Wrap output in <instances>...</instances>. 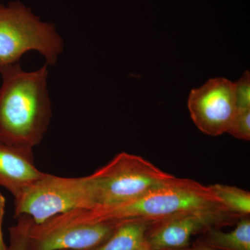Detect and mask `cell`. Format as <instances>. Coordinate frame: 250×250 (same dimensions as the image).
<instances>
[{"instance_id": "12", "label": "cell", "mask_w": 250, "mask_h": 250, "mask_svg": "<svg viewBox=\"0 0 250 250\" xmlns=\"http://www.w3.org/2000/svg\"><path fill=\"white\" fill-rule=\"evenodd\" d=\"M210 191L230 213L238 217L250 213V192L232 186L215 184L208 186Z\"/></svg>"}, {"instance_id": "14", "label": "cell", "mask_w": 250, "mask_h": 250, "mask_svg": "<svg viewBox=\"0 0 250 250\" xmlns=\"http://www.w3.org/2000/svg\"><path fill=\"white\" fill-rule=\"evenodd\" d=\"M236 139L250 140V108L237 109L228 132Z\"/></svg>"}, {"instance_id": "18", "label": "cell", "mask_w": 250, "mask_h": 250, "mask_svg": "<svg viewBox=\"0 0 250 250\" xmlns=\"http://www.w3.org/2000/svg\"><path fill=\"white\" fill-rule=\"evenodd\" d=\"M136 250H151L150 248L148 247L147 244L146 245V246L142 247V248H139V249Z\"/></svg>"}, {"instance_id": "5", "label": "cell", "mask_w": 250, "mask_h": 250, "mask_svg": "<svg viewBox=\"0 0 250 250\" xmlns=\"http://www.w3.org/2000/svg\"><path fill=\"white\" fill-rule=\"evenodd\" d=\"M95 206L90 175L70 178L45 173L15 198L14 218L27 215L39 225L57 215Z\"/></svg>"}, {"instance_id": "17", "label": "cell", "mask_w": 250, "mask_h": 250, "mask_svg": "<svg viewBox=\"0 0 250 250\" xmlns=\"http://www.w3.org/2000/svg\"><path fill=\"white\" fill-rule=\"evenodd\" d=\"M219 250L217 249H215V248H211V247H209L208 246H206V245L203 244V243H200L199 245H197V246H195L192 247V248H182V249L179 250Z\"/></svg>"}, {"instance_id": "7", "label": "cell", "mask_w": 250, "mask_h": 250, "mask_svg": "<svg viewBox=\"0 0 250 250\" xmlns=\"http://www.w3.org/2000/svg\"><path fill=\"white\" fill-rule=\"evenodd\" d=\"M190 117L204 134L218 136L228 132L237 111L233 82L218 77L191 90L188 100Z\"/></svg>"}, {"instance_id": "13", "label": "cell", "mask_w": 250, "mask_h": 250, "mask_svg": "<svg viewBox=\"0 0 250 250\" xmlns=\"http://www.w3.org/2000/svg\"><path fill=\"white\" fill-rule=\"evenodd\" d=\"M18 223L9 228L8 250H31L29 229L32 219L27 215L16 218Z\"/></svg>"}, {"instance_id": "6", "label": "cell", "mask_w": 250, "mask_h": 250, "mask_svg": "<svg viewBox=\"0 0 250 250\" xmlns=\"http://www.w3.org/2000/svg\"><path fill=\"white\" fill-rule=\"evenodd\" d=\"M121 224L86 221L75 210L39 225L32 220L29 229L31 250L93 249L106 241Z\"/></svg>"}, {"instance_id": "11", "label": "cell", "mask_w": 250, "mask_h": 250, "mask_svg": "<svg viewBox=\"0 0 250 250\" xmlns=\"http://www.w3.org/2000/svg\"><path fill=\"white\" fill-rule=\"evenodd\" d=\"M205 241L201 243L219 250H250V220L241 217L236 228L225 233L210 228L205 231Z\"/></svg>"}, {"instance_id": "2", "label": "cell", "mask_w": 250, "mask_h": 250, "mask_svg": "<svg viewBox=\"0 0 250 250\" xmlns=\"http://www.w3.org/2000/svg\"><path fill=\"white\" fill-rule=\"evenodd\" d=\"M208 208L226 209L208 187L192 179L175 177L130 201L83 208L79 213L88 221L122 223L138 220L154 224L184 212Z\"/></svg>"}, {"instance_id": "4", "label": "cell", "mask_w": 250, "mask_h": 250, "mask_svg": "<svg viewBox=\"0 0 250 250\" xmlns=\"http://www.w3.org/2000/svg\"><path fill=\"white\" fill-rule=\"evenodd\" d=\"M95 207L114 206L134 200L176 177L141 156L117 154L106 165L90 174Z\"/></svg>"}, {"instance_id": "10", "label": "cell", "mask_w": 250, "mask_h": 250, "mask_svg": "<svg viewBox=\"0 0 250 250\" xmlns=\"http://www.w3.org/2000/svg\"><path fill=\"white\" fill-rule=\"evenodd\" d=\"M153 224L149 222L122 223L106 241L88 250H136L147 245V231Z\"/></svg>"}, {"instance_id": "16", "label": "cell", "mask_w": 250, "mask_h": 250, "mask_svg": "<svg viewBox=\"0 0 250 250\" xmlns=\"http://www.w3.org/2000/svg\"><path fill=\"white\" fill-rule=\"evenodd\" d=\"M6 207V200L4 195L0 191V250H8V246L4 243L2 232L3 219H4Z\"/></svg>"}, {"instance_id": "9", "label": "cell", "mask_w": 250, "mask_h": 250, "mask_svg": "<svg viewBox=\"0 0 250 250\" xmlns=\"http://www.w3.org/2000/svg\"><path fill=\"white\" fill-rule=\"evenodd\" d=\"M45 174L36 167L32 151L0 143V186L15 198Z\"/></svg>"}, {"instance_id": "3", "label": "cell", "mask_w": 250, "mask_h": 250, "mask_svg": "<svg viewBox=\"0 0 250 250\" xmlns=\"http://www.w3.org/2000/svg\"><path fill=\"white\" fill-rule=\"evenodd\" d=\"M63 45L54 24L42 22L21 1L0 4V70L18 63L29 51H37L47 65H54Z\"/></svg>"}, {"instance_id": "1", "label": "cell", "mask_w": 250, "mask_h": 250, "mask_svg": "<svg viewBox=\"0 0 250 250\" xmlns=\"http://www.w3.org/2000/svg\"><path fill=\"white\" fill-rule=\"evenodd\" d=\"M0 73V143L32 151L43 139L52 117L47 64L27 72L18 62Z\"/></svg>"}, {"instance_id": "8", "label": "cell", "mask_w": 250, "mask_h": 250, "mask_svg": "<svg viewBox=\"0 0 250 250\" xmlns=\"http://www.w3.org/2000/svg\"><path fill=\"white\" fill-rule=\"evenodd\" d=\"M236 217L225 208L184 212L153 224L156 228L147 235L146 242L152 250L182 249L188 246L192 235L231 223Z\"/></svg>"}, {"instance_id": "15", "label": "cell", "mask_w": 250, "mask_h": 250, "mask_svg": "<svg viewBox=\"0 0 250 250\" xmlns=\"http://www.w3.org/2000/svg\"><path fill=\"white\" fill-rule=\"evenodd\" d=\"M235 100L237 109L250 108V74L245 72L243 76L233 83Z\"/></svg>"}]
</instances>
